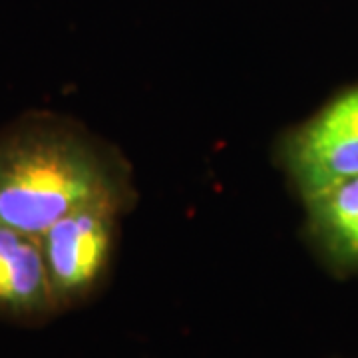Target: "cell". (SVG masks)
Listing matches in <instances>:
<instances>
[{"mask_svg": "<svg viewBox=\"0 0 358 358\" xmlns=\"http://www.w3.org/2000/svg\"><path fill=\"white\" fill-rule=\"evenodd\" d=\"M94 201H136L131 171L117 150L58 115H28L0 131L2 225L40 237Z\"/></svg>", "mask_w": 358, "mask_h": 358, "instance_id": "6da1fadb", "label": "cell"}, {"mask_svg": "<svg viewBox=\"0 0 358 358\" xmlns=\"http://www.w3.org/2000/svg\"><path fill=\"white\" fill-rule=\"evenodd\" d=\"M129 205L94 201L58 219L38 237L58 310L76 307L106 279L120 217Z\"/></svg>", "mask_w": 358, "mask_h": 358, "instance_id": "7a4b0ae2", "label": "cell"}, {"mask_svg": "<svg viewBox=\"0 0 358 358\" xmlns=\"http://www.w3.org/2000/svg\"><path fill=\"white\" fill-rule=\"evenodd\" d=\"M277 162L301 199L358 176V84L338 92L305 122L287 129Z\"/></svg>", "mask_w": 358, "mask_h": 358, "instance_id": "3957f363", "label": "cell"}, {"mask_svg": "<svg viewBox=\"0 0 358 358\" xmlns=\"http://www.w3.org/2000/svg\"><path fill=\"white\" fill-rule=\"evenodd\" d=\"M58 313L38 237L0 223V315L36 322Z\"/></svg>", "mask_w": 358, "mask_h": 358, "instance_id": "277c9868", "label": "cell"}, {"mask_svg": "<svg viewBox=\"0 0 358 358\" xmlns=\"http://www.w3.org/2000/svg\"><path fill=\"white\" fill-rule=\"evenodd\" d=\"M307 237L334 275H358V176L303 197Z\"/></svg>", "mask_w": 358, "mask_h": 358, "instance_id": "5b68a950", "label": "cell"}]
</instances>
